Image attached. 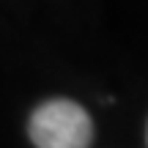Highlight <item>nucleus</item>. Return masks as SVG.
I'll use <instances>...</instances> for the list:
<instances>
[{"instance_id": "obj_1", "label": "nucleus", "mask_w": 148, "mask_h": 148, "mask_svg": "<svg viewBox=\"0 0 148 148\" xmlns=\"http://www.w3.org/2000/svg\"><path fill=\"white\" fill-rule=\"evenodd\" d=\"M30 140L36 148H88L93 140V121L77 101L52 99L33 110Z\"/></svg>"}]
</instances>
